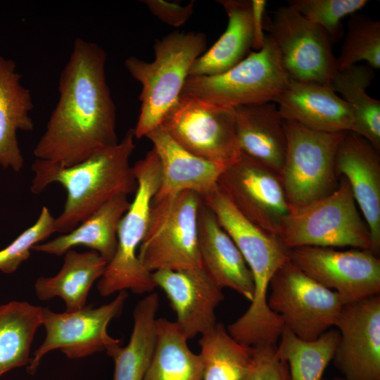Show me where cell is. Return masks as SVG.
Returning a JSON list of instances; mask_svg holds the SVG:
<instances>
[{
  "label": "cell",
  "mask_w": 380,
  "mask_h": 380,
  "mask_svg": "<svg viewBox=\"0 0 380 380\" xmlns=\"http://www.w3.org/2000/svg\"><path fill=\"white\" fill-rule=\"evenodd\" d=\"M270 309L284 328L305 341H313L335 326L343 301L334 291L306 274L291 260L283 264L270 283Z\"/></svg>",
  "instance_id": "10"
},
{
  "label": "cell",
  "mask_w": 380,
  "mask_h": 380,
  "mask_svg": "<svg viewBox=\"0 0 380 380\" xmlns=\"http://www.w3.org/2000/svg\"><path fill=\"white\" fill-rule=\"evenodd\" d=\"M42 310L25 301L0 305V378L29 364L32 343L42 325Z\"/></svg>",
  "instance_id": "29"
},
{
  "label": "cell",
  "mask_w": 380,
  "mask_h": 380,
  "mask_svg": "<svg viewBox=\"0 0 380 380\" xmlns=\"http://www.w3.org/2000/svg\"><path fill=\"white\" fill-rule=\"evenodd\" d=\"M217 185L246 219L278 236L291 213L279 174L241 153L222 172Z\"/></svg>",
  "instance_id": "14"
},
{
  "label": "cell",
  "mask_w": 380,
  "mask_h": 380,
  "mask_svg": "<svg viewBox=\"0 0 380 380\" xmlns=\"http://www.w3.org/2000/svg\"><path fill=\"white\" fill-rule=\"evenodd\" d=\"M188 340L175 322L157 319L155 350L143 380H203L201 356Z\"/></svg>",
  "instance_id": "28"
},
{
  "label": "cell",
  "mask_w": 380,
  "mask_h": 380,
  "mask_svg": "<svg viewBox=\"0 0 380 380\" xmlns=\"http://www.w3.org/2000/svg\"><path fill=\"white\" fill-rule=\"evenodd\" d=\"M203 201L240 251L254 281L251 305L228 326L229 333L239 342L248 346L276 343L284 326L280 317L268 306L267 292L274 274L290 260V249L277 236L246 219L218 186Z\"/></svg>",
  "instance_id": "3"
},
{
  "label": "cell",
  "mask_w": 380,
  "mask_h": 380,
  "mask_svg": "<svg viewBox=\"0 0 380 380\" xmlns=\"http://www.w3.org/2000/svg\"><path fill=\"white\" fill-rule=\"evenodd\" d=\"M252 348V365L241 380H291L288 365L279 356L276 344Z\"/></svg>",
  "instance_id": "36"
},
{
  "label": "cell",
  "mask_w": 380,
  "mask_h": 380,
  "mask_svg": "<svg viewBox=\"0 0 380 380\" xmlns=\"http://www.w3.org/2000/svg\"><path fill=\"white\" fill-rule=\"evenodd\" d=\"M203 380H241L253 360V348L236 341L221 323L202 334Z\"/></svg>",
  "instance_id": "31"
},
{
  "label": "cell",
  "mask_w": 380,
  "mask_h": 380,
  "mask_svg": "<svg viewBox=\"0 0 380 380\" xmlns=\"http://www.w3.org/2000/svg\"><path fill=\"white\" fill-rule=\"evenodd\" d=\"M289 78L330 84L337 71L332 42L327 32L290 6L279 7L265 26Z\"/></svg>",
  "instance_id": "12"
},
{
  "label": "cell",
  "mask_w": 380,
  "mask_h": 380,
  "mask_svg": "<svg viewBox=\"0 0 380 380\" xmlns=\"http://www.w3.org/2000/svg\"><path fill=\"white\" fill-rule=\"evenodd\" d=\"M63 255L59 272L53 277H39L34 290L39 300L58 296L65 302L66 312H75L86 307L89 290L102 277L108 262L93 250L80 253L70 249Z\"/></svg>",
  "instance_id": "26"
},
{
  "label": "cell",
  "mask_w": 380,
  "mask_h": 380,
  "mask_svg": "<svg viewBox=\"0 0 380 380\" xmlns=\"http://www.w3.org/2000/svg\"><path fill=\"white\" fill-rule=\"evenodd\" d=\"M134 139L133 129H129L116 145L70 167L34 160L32 193L39 194L53 183L61 184L67 191L63 210L54 220L56 232L72 231L117 195L135 193L137 182L129 163Z\"/></svg>",
  "instance_id": "2"
},
{
  "label": "cell",
  "mask_w": 380,
  "mask_h": 380,
  "mask_svg": "<svg viewBox=\"0 0 380 380\" xmlns=\"http://www.w3.org/2000/svg\"><path fill=\"white\" fill-rule=\"evenodd\" d=\"M228 24L218 40L192 65L189 76L223 73L243 60L251 51L253 27L251 1L220 0Z\"/></svg>",
  "instance_id": "25"
},
{
  "label": "cell",
  "mask_w": 380,
  "mask_h": 380,
  "mask_svg": "<svg viewBox=\"0 0 380 380\" xmlns=\"http://www.w3.org/2000/svg\"><path fill=\"white\" fill-rule=\"evenodd\" d=\"M203 198L191 191L151 202L138 258L149 272L202 267L198 216Z\"/></svg>",
  "instance_id": "7"
},
{
  "label": "cell",
  "mask_w": 380,
  "mask_h": 380,
  "mask_svg": "<svg viewBox=\"0 0 380 380\" xmlns=\"http://www.w3.org/2000/svg\"><path fill=\"white\" fill-rule=\"evenodd\" d=\"M161 125L184 148L206 160L229 165L241 153L233 108L182 93Z\"/></svg>",
  "instance_id": "11"
},
{
  "label": "cell",
  "mask_w": 380,
  "mask_h": 380,
  "mask_svg": "<svg viewBox=\"0 0 380 380\" xmlns=\"http://www.w3.org/2000/svg\"><path fill=\"white\" fill-rule=\"evenodd\" d=\"M132 171L137 188L133 201L120 222L115 255L97 284L102 296L127 289L137 294L151 293L157 287L152 272L143 266L138 258L148 227L151 202L161 179L160 162L153 148L134 164Z\"/></svg>",
  "instance_id": "5"
},
{
  "label": "cell",
  "mask_w": 380,
  "mask_h": 380,
  "mask_svg": "<svg viewBox=\"0 0 380 380\" xmlns=\"http://www.w3.org/2000/svg\"><path fill=\"white\" fill-rule=\"evenodd\" d=\"M374 77V72L371 67L355 64L337 70L330 85L353 109L357 120L355 133L379 151L380 101L369 96L366 91Z\"/></svg>",
  "instance_id": "30"
},
{
  "label": "cell",
  "mask_w": 380,
  "mask_h": 380,
  "mask_svg": "<svg viewBox=\"0 0 380 380\" xmlns=\"http://www.w3.org/2000/svg\"><path fill=\"white\" fill-rule=\"evenodd\" d=\"M338 177L348 182L370 232L371 251H380V156L367 139L351 132L345 133L335 158Z\"/></svg>",
  "instance_id": "18"
},
{
  "label": "cell",
  "mask_w": 380,
  "mask_h": 380,
  "mask_svg": "<svg viewBox=\"0 0 380 380\" xmlns=\"http://www.w3.org/2000/svg\"><path fill=\"white\" fill-rule=\"evenodd\" d=\"M16 68L14 61L0 55V167L18 172L24 159L16 132L32 131L34 123L30 115L32 95Z\"/></svg>",
  "instance_id": "23"
},
{
  "label": "cell",
  "mask_w": 380,
  "mask_h": 380,
  "mask_svg": "<svg viewBox=\"0 0 380 380\" xmlns=\"http://www.w3.org/2000/svg\"><path fill=\"white\" fill-rule=\"evenodd\" d=\"M290 260L344 305L379 294L380 260L371 251L300 246L290 249Z\"/></svg>",
  "instance_id": "15"
},
{
  "label": "cell",
  "mask_w": 380,
  "mask_h": 380,
  "mask_svg": "<svg viewBox=\"0 0 380 380\" xmlns=\"http://www.w3.org/2000/svg\"><path fill=\"white\" fill-rule=\"evenodd\" d=\"M286 151L281 179L291 212L331 194L338 186L335 158L346 132H323L284 120Z\"/></svg>",
  "instance_id": "9"
},
{
  "label": "cell",
  "mask_w": 380,
  "mask_h": 380,
  "mask_svg": "<svg viewBox=\"0 0 380 380\" xmlns=\"http://www.w3.org/2000/svg\"><path fill=\"white\" fill-rule=\"evenodd\" d=\"M274 103L283 120L308 129L329 133L356 131L353 109L330 84L290 79Z\"/></svg>",
  "instance_id": "19"
},
{
  "label": "cell",
  "mask_w": 380,
  "mask_h": 380,
  "mask_svg": "<svg viewBox=\"0 0 380 380\" xmlns=\"http://www.w3.org/2000/svg\"><path fill=\"white\" fill-rule=\"evenodd\" d=\"M333 360L345 380H380V296L345 304Z\"/></svg>",
  "instance_id": "16"
},
{
  "label": "cell",
  "mask_w": 380,
  "mask_h": 380,
  "mask_svg": "<svg viewBox=\"0 0 380 380\" xmlns=\"http://www.w3.org/2000/svg\"><path fill=\"white\" fill-rule=\"evenodd\" d=\"M207 39L201 32H172L155 42V58L147 62L131 56L125 66L141 83L140 113L134 129L141 139L160 126L181 95L190 69L205 51Z\"/></svg>",
  "instance_id": "4"
},
{
  "label": "cell",
  "mask_w": 380,
  "mask_h": 380,
  "mask_svg": "<svg viewBox=\"0 0 380 380\" xmlns=\"http://www.w3.org/2000/svg\"><path fill=\"white\" fill-rule=\"evenodd\" d=\"M367 0H289L288 5L323 28L332 43L343 34L341 19L362 9Z\"/></svg>",
  "instance_id": "34"
},
{
  "label": "cell",
  "mask_w": 380,
  "mask_h": 380,
  "mask_svg": "<svg viewBox=\"0 0 380 380\" xmlns=\"http://www.w3.org/2000/svg\"><path fill=\"white\" fill-rule=\"evenodd\" d=\"M339 178L331 194L285 217L278 236L287 248L351 246L371 251L369 227L357 210L348 182Z\"/></svg>",
  "instance_id": "6"
},
{
  "label": "cell",
  "mask_w": 380,
  "mask_h": 380,
  "mask_svg": "<svg viewBox=\"0 0 380 380\" xmlns=\"http://www.w3.org/2000/svg\"><path fill=\"white\" fill-rule=\"evenodd\" d=\"M54 220L49 208L44 206L37 221L0 251V271L6 274L16 271L29 258L34 245L56 232Z\"/></svg>",
  "instance_id": "35"
},
{
  "label": "cell",
  "mask_w": 380,
  "mask_h": 380,
  "mask_svg": "<svg viewBox=\"0 0 380 380\" xmlns=\"http://www.w3.org/2000/svg\"><path fill=\"white\" fill-rule=\"evenodd\" d=\"M130 203L127 195H117L72 231L36 244L32 251L61 256L75 246H84L96 251L108 263L116 251L120 222Z\"/></svg>",
  "instance_id": "24"
},
{
  "label": "cell",
  "mask_w": 380,
  "mask_h": 380,
  "mask_svg": "<svg viewBox=\"0 0 380 380\" xmlns=\"http://www.w3.org/2000/svg\"><path fill=\"white\" fill-rule=\"evenodd\" d=\"M251 18L253 27V46L254 51L260 50L265 42V16L267 6L265 0H251Z\"/></svg>",
  "instance_id": "38"
},
{
  "label": "cell",
  "mask_w": 380,
  "mask_h": 380,
  "mask_svg": "<svg viewBox=\"0 0 380 380\" xmlns=\"http://www.w3.org/2000/svg\"><path fill=\"white\" fill-rule=\"evenodd\" d=\"M367 62L372 69L380 68V21L355 13L350 15L347 32L336 58L337 70Z\"/></svg>",
  "instance_id": "33"
},
{
  "label": "cell",
  "mask_w": 380,
  "mask_h": 380,
  "mask_svg": "<svg viewBox=\"0 0 380 380\" xmlns=\"http://www.w3.org/2000/svg\"><path fill=\"white\" fill-rule=\"evenodd\" d=\"M290 78L269 34L262 47L251 51L229 70L213 76H189L182 92L233 108L274 102Z\"/></svg>",
  "instance_id": "8"
},
{
  "label": "cell",
  "mask_w": 380,
  "mask_h": 380,
  "mask_svg": "<svg viewBox=\"0 0 380 380\" xmlns=\"http://www.w3.org/2000/svg\"><path fill=\"white\" fill-rule=\"evenodd\" d=\"M106 63L101 46L75 39L60 75L57 103L34 148L36 159L70 167L119 142Z\"/></svg>",
  "instance_id": "1"
},
{
  "label": "cell",
  "mask_w": 380,
  "mask_h": 380,
  "mask_svg": "<svg viewBox=\"0 0 380 380\" xmlns=\"http://www.w3.org/2000/svg\"><path fill=\"white\" fill-rule=\"evenodd\" d=\"M146 137L153 143L161 165L160 183L153 201L184 191H194L203 198L218 186L221 174L229 165L208 161L189 152L162 125Z\"/></svg>",
  "instance_id": "20"
},
{
  "label": "cell",
  "mask_w": 380,
  "mask_h": 380,
  "mask_svg": "<svg viewBox=\"0 0 380 380\" xmlns=\"http://www.w3.org/2000/svg\"><path fill=\"white\" fill-rule=\"evenodd\" d=\"M198 251L202 267L222 289L229 288L249 301L254 295L252 273L240 251L203 203L198 216Z\"/></svg>",
  "instance_id": "21"
},
{
  "label": "cell",
  "mask_w": 380,
  "mask_h": 380,
  "mask_svg": "<svg viewBox=\"0 0 380 380\" xmlns=\"http://www.w3.org/2000/svg\"><path fill=\"white\" fill-rule=\"evenodd\" d=\"M159 297L149 293L133 312V329L128 344L120 343L106 350L114 361L113 380H143L150 365L156 341V312Z\"/></svg>",
  "instance_id": "27"
},
{
  "label": "cell",
  "mask_w": 380,
  "mask_h": 380,
  "mask_svg": "<svg viewBox=\"0 0 380 380\" xmlns=\"http://www.w3.org/2000/svg\"><path fill=\"white\" fill-rule=\"evenodd\" d=\"M176 312L175 322L188 339L203 334L217 322L215 310L223 300L222 289L202 267L152 272Z\"/></svg>",
  "instance_id": "17"
},
{
  "label": "cell",
  "mask_w": 380,
  "mask_h": 380,
  "mask_svg": "<svg viewBox=\"0 0 380 380\" xmlns=\"http://www.w3.org/2000/svg\"><path fill=\"white\" fill-rule=\"evenodd\" d=\"M280 338L277 353L287 363L291 380H322L334 358L340 334L329 329L315 340L305 341L284 328Z\"/></svg>",
  "instance_id": "32"
},
{
  "label": "cell",
  "mask_w": 380,
  "mask_h": 380,
  "mask_svg": "<svg viewBox=\"0 0 380 380\" xmlns=\"http://www.w3.org/2000/svg\"><path fill=\"white\" fill-rule=\"evenodd\" d=\"M236 135L241 153L281 175L286 136L274 102L234 108Z\"/></svg>",
  "instance_id": "22"
},
{
  "label": "cell",
  "mask_w": 380,
  "mask_h": 380,
  "mask_svg": "<svg viewBox=\"0 0 380 380\" xmlns=\"http://www.w3.org/2000/svg\"><path fill=\"white\" fill-rule=\"evenodd\" d=\"M322 380H327V379H322ZM336 380H338V379H336Z\"/></svg>",
  "instance_id": "39"
},
{
  "label": "cell",
  "mask_w": 380,
  "mask_h": 380,
  "mask_svg": "<svg viewBox=\"0 0 380 380\" xmlns=\"http://www.w3.org/2000/svg\"><path fill=\"white\" fill-rule=\"evenodd\" d=\"M127 296L126 291H121L107 304L75 312L57 313L42 308V324L46 336L30 358L27 372L34 374L42 357L56 349H60L69 359H78L106 351L120 343L119 340L109 336L107 327L121 314Z\"/></svg>",
  "instance_id": "13"
},
{
  "label": "cell",
  "mask_w": 380,
  "mask_h": 380,
  "mask_svg": "<svg viewBox=\"0 0 380 380\" xmlns=\"http://www.w3.org/2000/svg\"><path fill=\"white\" fill-rule=\"evenodd\" d=\"M142 2L154 16L174 27L182 26L190 18L194 6V1L185 6L164 0H145Z\"/></svg>",
  "instance_id": "37"
}]
</instances>
